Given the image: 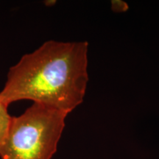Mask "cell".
Masks as SVG:
<instances>
[{
  "instance_id": "cell-1",
  "label": "cell",
  "mask_w": 159,
  "mask_h": 159,
  "mask_svg": "<svg viewBox=\"0 0 159 159\" xmlns=\"http://www.w3.org/2000/svg\"><path fill=\"white\" fill-rule=\"evenodd\" d=\"M88 50L86 41H47L11 67L0 99L7 105L30 99L69 114L84 99Z\"/></svg>"
},
{
  "instance_id": "cell-2",
  "label": "cell",
  "mask_w": 159,
  "mask_h": 159,
  "mask_svg": "<svg viewBox=\"0 0 159 159\" xmlns=\"http://www.w3.org/2000/svg\"><path fill=\"white\" fill-rule=\"evenodd\" d=\"M68 114L35 103L12 116L0 144L2 159H51L57 150Z\"/></svg>"
},
{
  "instance_id": "cell-3",
  "label": "cell",
  "mask_w": 159,
  "mask_h": 159,
  "mask_svg": "<svg viewBox=\"0 0 159 159\" xmlns=\"http://www.w3.org/2000/svg\"><path fill=\"white\" fill-rule=\"evenodd\" d=\"M7 106L8 105L0 99V144L7 135L12 117L8 114Z\"/></svg>"
},
{
  "instance_id": "cell-4",
  "label": "cell",
  "mask_w": 159,
  "mask_h": 159,
  "mask_svg": "<svg viewBox=\"0 0 159 159\" xmlns=\"http://www.w3.org/2000/svg\"><path fill=\"white\" fill-rule=\"evenodd\" d=\"M111 9L116 13H122L128 10V5L126 2L121 0H115L111 3Z\"/></svg>"
}]
</instances>
